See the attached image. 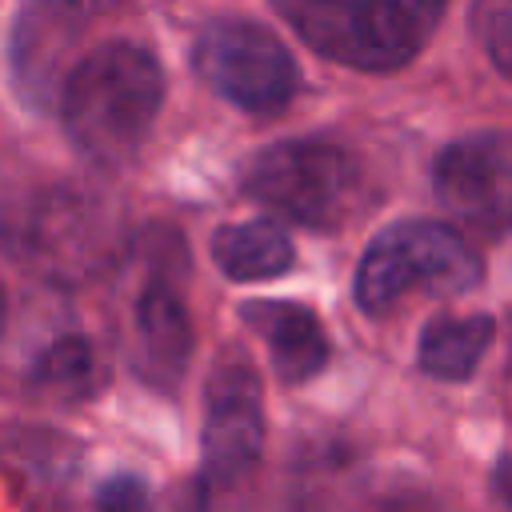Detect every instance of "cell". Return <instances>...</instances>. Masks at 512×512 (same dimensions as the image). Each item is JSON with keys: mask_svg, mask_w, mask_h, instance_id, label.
Masks as SVG:
<instances>
[{"mask_svg": "<svg viewBox=\"0 0 512 512\" xmlns=\"http://www.w3.org/2000/svg\"><path fill=\"white\" fill-rule=\"evenodd\" d=\"M164 100L152 52L112 40L72 64L60 84V116L72 144L96 164H124L144 144Z\"/></svg>", "mask_w": 512, "mask_h": 512, "instance_id": "obj_1", "label": "cell"}, {"mask_svg": "<svg viewBox=\"0 0 512 512\" xmlns=\"http://www.w3.org/2000/svg\"><path fill=\"white\" fill-rule=\"evenodd\" d=\"M480 280V260L472 244L432 220H404L380 232L360 268H356V300L364 312H388L400 296L428 292H468Z\"/></svg>", "mask_w": 512, "mask_h": 512, "instance_id": "obj_2", "label": "cell"}, {"mask_svg": "<svg viewBox=\"0 0 512 512\" xmlns=\"http://www.w3.org/2000/svg\"><path fill=\"white\" fill-rule=\"evenodd\" d=\"M248 196L268 204L272 212L308 224L336 228L360 192V176L348 152L320 140H284L264 148L244 172Z\"/></svg>", "mask_w": 512, "mask_h": 512, "instance_id": "obj_3", "label": "cell"}, {"mask_svg": "<svg viewBox=\"0 0 512 512\" xmlns=\"http://www.w3.org/2000/svg\"><path fill=\"white\" fill-rule=\"evenodd\" d=\"M276 8L320 56L364 72L408 64L424 36L396 0H276Z\"/></svg>", "mask_w": 512, "mask_h": 512, "instance_id": "obj_4", "label": "cell"}, {"mask_svg": "<svg viewBox=\"0 0 512 512\" xmlns=\"http://www.w3.org/2000/svg\"><path fill=\"white\" fill-rule=\"evenodd\" d=\"M192 64L208 88L248 112H280L296 92V60L252 20H212L192 44Z\"/></svg>", "mask_w": 512, "mask_h": 512, "instance_id": "obj_5", "label": "cell"}, {"mask_svg": "<svg viewBox=\"0 0 512 512\" xmlns=\"http://www.w3.org/2000/svg\"><path fill=\"white\" fill-rule=\"evenodd\" d=\"M436 200L476 232L512 224V132H480L448 144L432 172Z\"/></svg>", "mask_w": 512, "mask_h": 512, "instance_id": "obj_6", "label": "cell"}, {"mask_svg": "<svg viewBox=\"0 0 512 512\" xmlns=\"http://www.w3.org/2000/svg\"><path fill=\"white\" fill-rule=\"evenodd\" d=\"M264 444L260 380L248 360L224 356L208 376L204 404V476L212 484H236L252 472Z\"/></svg>", "mask_w": 512, "mask_h": 512, "instance_id": "obj_7", "label": "cell"}, {"mask_svg": "<svg viewBox=\"0 0 512 512\" xmlns=\"http://www.w3.org/2000/svg\"><path fill=\"white\" fill-rule=\"evenodd\" d=\"M16 252L44 276L80 280L108 256V220L80 192H48L16 224Z\"/></svg>", "mask_w": 512, "mask_h": 512, "instance_id": "obj_8", "label": "cell"}, {"mask_svg": "<svg viewBox=\"0 0 512 512\" xmlns=\"http://www.w3.org/2000/svg\"><path fill=\"white\" fill-rule=\"evenodd\" d=\"M244 320L268 340L272 368L284 384H304L324 368L328 340H324L320 320L304 304L256 300V304H244Z\"/></svg>", "mask_w": 512, "mask_h": 512, "instance_id": "obj_9", "label": "cell"}, {"mask_svg": "<svg viewBox=\"0 0 512 512\" xmlns=\"http://www.w3.org/2000/svg\"><path fill=\"white\" fill-rule=\"evenodd\" d=\"M136 340H140V364L152 380L172 384L180 380L188 352H192V324L184 312V300L172 284L152 280L136 300Z\"/></svg>", "mask_w": 512, "mask_h": 512, "instance_id": "obj_10", "label": "cell"}, {"mask_svg": "<svg viewBox=\"0 0 512 512\" xmlns=\"http://www.w3.org/2000/svg\"><path fill=\"white\" fill-rule=\"evenodd\" d=\"M76 12H68L60 0H36L16 24L12 36V56H16V76L24 92H44L56 80V68L64 64V52L72 44Z\"/></svg>", "mask_w": 512, "mask_h": 512, "instance_id": "obj_11", "label": "cell"}, {"mask_svg": "<svg viewBox=\"0 0 512 512\" xmlns=\"http://www.w3.org/2000/svg\"><path fill=\"white\" fill-rule=\"evenodd\" d=\"M212 256L232 280H268L292 268V240L272 220H244L212 236Z\"/></svg>", "mask_w": 512, "mask_h": 512, "instance_id": "obj_12", "label": "cell"}, {"mask_svg": "<svg viewBox=\"0 0 512 512\" xmlns=\"http://www.w3.org/2000/svg\"><path fill=\"white\" fill-rule=\"evenodd\" d=\"M492 316H436L420 336V368L440 380H464L476 372L492 344Z\"/></svg>", "mask_w": 512, "mask_h": 512, "instance_id": "obj_13", "label": "cell"}, {"mask_svg": "<svg viewBox=\"0 0 512 512\" xmlns=\"http://www.w3.org/2000/svg\"><path fill=\"white\" fill-rule=\"evenodd\" d=\"M32 384L52 396L84 400L104 384V364L84 336H64L52 348H44V356L32 368Z\"/></svg>", "mask_w": 512, "mask_h": 512, "instance_id": "obj_14", "label": "cell"}, {"mask_svg": "<svg viewBox=\"0 0 512 512\" xmlns=\"http://www.w3.org/2000/svg\"><path fill=\"white\" fill-rule=\"evenodd\" d=\"M472 24L492 64L512 80V0H476Z\"/></svg>", "mask_w": 512, "mask_h": 512, "instance_id": "obj_15", "label": "cell"}, {"mask_svg": "<svg viewBox=\"0 0 512 512\" xmlns=\"http://www.w3.org/2000/svg\"><path fill=\"white\" fill-rule=\"evenodd\" d=\"M96 500L104 512H148V488L136 476H112Z\"/></svg>", "mask_w": 512, "mask_h": 512, "instance_id": "obj_16", "label": "cell"}, {"mask_svg": "<svg viewBox=\"0 0 512 512\" xmlns=\"http://www.w3.org/2000/svg\"><path fill=\"white\" fill-rule=\"evenodd\" d=\"M396 4L420 24V32H428L440 20V12H444V0H396Z\"/></svg>", "mask_w": 512, "mask_h": 512, "instance_id": "obj_17", "label": "cell"}, {"mask_svg": "<svg viewBox=\"0 0 512 512\" xmlns=\"http://www.w3.org/2000/svg\"><path fill=\"white\" fill-rule=\"evenodd\" d=\"M60 4L84 20V16H96V12H108V8H116L120 0H60Z\"/></svg>", "mask_w": 512, "mask_h": 512, "instance_id": "obj_18", "label": "cell"}, {"mask_svg": "<svg viewBox=\"0 0 512 512\" xmlns=\"http://www.w3.org/2000/svg\"><path fill=\"white\" fill-rule=\"evenodd\" d=\"M496 492H500V500L512 508V456H504L500 468H496Z\"/></svg>", "mask_w": 512, "mask_h": 512, "instance_id": "obj_19", "label": "cell"}, {"mask_svg": "<svg viewBox=\"0 0 512 512\" xmlns=\"http://www.w3.org/2000/svg\"><path fill=\"white\" fill-rule=\"evenodd\" d=\"M0 324H4V292H0Z\"/></svg>", "mask_w": 512, "mask_h": 512, "instance_id": "obj_20", "label": "cell"}]
</instances>
